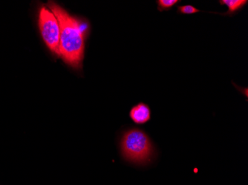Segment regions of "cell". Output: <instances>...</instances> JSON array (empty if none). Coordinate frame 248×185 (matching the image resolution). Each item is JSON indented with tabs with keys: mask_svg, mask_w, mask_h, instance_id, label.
Listing matches in <instances>:
<instances>
[{
	"mask_svg": "<svg viewBox=\"0 0 248 185\" xmlns=\"http://www.w3.org/2000/svg\"><path fill=\"white\" fill-rule=\"evenodd\" d=\"M48 5L59 22L60 56L68 65L79 70L84 58L87 26L78 18L71 16L58 4L50 2Z\"/></svg>",
	"mask_w": 248,
	"mask_h": 185,
	"instance_id": "cell-1",
	"label": "cell"
},
{
	"mask_svg": "<svg viewBox=\"0 0 248 185\" xmlns=\"http://www.w3.org/2000/svg\"><path fill=\"white\" fill-rule=\"evenodd\" d=\"M121 150L126 159L138 164L150 161L153 154L150 138L139 129H132L124 133L121 140Z\"/></svg>",
	"mask_w": 248,
	"mask_h": 185,
	"instance_id": "cell-2",
	"label": "cell"
},
{
	"mask_svg": "<svg viewBox=\"0 0 248 185\" xmlns=\"http://www.w3.org/2000/svg\"><path fill=\"white\" fill-rule=\"evenodd\" d=\"M39 28L47 47L54 54L60 55L61 30L59 22L54 14L45 7L40 8Z\"/></svg>",
	"mask_w": 248,
	"mask_h": 185,
	"instance_id": "cell-3",
	"label": "cell"
},
{
	"mask_svg": "<svg viewBox=\"0 0 248 185\" xmlns=\"http://www.w3.org/2000/svg\"><path fill=\"white\" fill-rule=\"evenodd\" d=\"M129 115L135 123L142 125L149 122L151 119V111L148 105L140 102L131 109Z\"/></svg>",
	"mask_w": 248,
	"mask_h": 185,
	"instance_id": "cell-4",
	"label": "cell"
},
{
	"mask_svg": "<svg viewBox=\"0 0 248 185\" xmlns=\"http://www.w3.org/2000/svg\"><path fill=\"white\" fill-rule=\"evenodd\" d=\"M219 2L221 5H226L228 8V12L224 14L232 16L247 5L248 0H221Z\"/></svg>",
	"mask_w": 248,
	"mask_h": 185,
	"instance_id": "cell-5",
	"label": "cell"
},
{
	"mask_svg": "<svg viewBox=\"0 0 248 185\" xmlns=\"http://www.w3.org/2000/svg\"><path fill=\"white\" fill-rule=\"evenodd\" d=\"M180 2L181 1H178V0H157L156 2L157 4V10L162 12L164 11L170 10L172 7L175 6Z\"/></svg>",
	"mask_w": 248,
	"mask_h": 185,
	"instance_id": "cell-6",
	"label": "cell"
},
{
	"mask_svg": "<svg viewBox=\"0 0 248 185\" xmlns=\"http://www.w3.org/2000/svg\"><path fill=\"white\" fill-rule=\"evenodd\" d=\"M177 8H178V13L180 14H193L201 12L200 10L197 9L191 5H182V6H178Z\"/></svg>",
	"mask_w": 248,
	"mask_h": 185,
	"instance_id": "cell-7",
	"label": "cell"
}]
</instances>
